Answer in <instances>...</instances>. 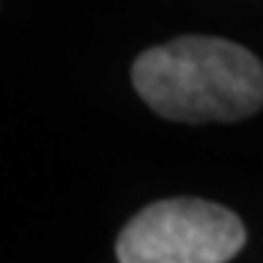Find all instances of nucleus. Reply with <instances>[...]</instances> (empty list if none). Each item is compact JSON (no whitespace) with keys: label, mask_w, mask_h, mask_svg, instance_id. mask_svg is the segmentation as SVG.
<instances>
[{"label":"nucleus","mask_w":263,"mask_h":263,"mask_svg":"<svg viewBox=\"0 0 263 263\" xmlns=\"http://www.w3.org/2000/svg\"><path fill=\"white\" fill-rule=\"evenodd\" d=\"M132 83L161 118L183 124L239 121L263 107L260 59L207 35H185L140 54Z\"/></svg>","instance_id":"obj_1"},{"label":"nucleus","mask_w":263,"mask_h":263,"mask_svg":"<svg viewBox=\"0 0 263 263\" xmlns=\"http://www.w3.org/2000/svg\"><path fill=\"white\" fill-rule=\"evenodd\" d=\"M247 231L231 210L204 199H164L132 218L116 239L118 263H229Z\"/></svg>","instance_id":"obj_2"}]
</instances>
